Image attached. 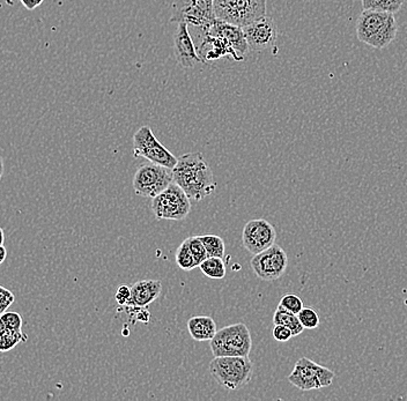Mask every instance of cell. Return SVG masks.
I'll return each mask as SVG.
<instances>
[{
    "mask_svg": "<svg viewBox=\"0 0 407 401\" xmlns=\"http://www.w3.org/2000/svg\"><path fill=\"white\" fill-rule=\"evenodd\" d=\"M172 178L189 197L190 200L201 202L217 188L211 167L200 152L184 154L172 168Z\"/></svg>",
    "mask_w": 407,
    "mask_h": 401,
    "instance_id": "cell-1",
    "label": "cell"
},
{
    "mask_svg": "<svg viewBox=\"0 0 407 401\" xmlns=\"http://www.w3.org/2000/svg\"><path fill=\"white\" fill-rule=\"evenodd\" d=\"M355 30L360 42L381 50L396 39L398 26L393 13L364 10L357 18Z\"/></svg>",
    "mask_w": 407,
    "mask_h": 401,
    "instance_id": "cell-2",
    "label": "cell"
},
{
    "mask_svg": "<svg viewBox=\"0 0 407 401\" xmlns=\"http://www.w3.org/2000/svg\"><path fill=\"white\" fill-rule=\"evenodd\" d=\"M208 370L220 387L236 391L250 383L255 366L249 356H215Z\"/></svg>",
    "mask_w": 407,
    "mask_h": 401,
    "instance_id": "cell-3",
    "label": "cell"
},
{
    "mask_svg": "<svg viewBox=\"0 0 407 401\" xmlns=\"http://www.w3.org/2000/svg\"><path fill=\"white\" fill-rule=\"evenodd\" d=\"M268 0H213L217 19L246 27L266 15Z\"/></svg>",
    "mask_w": 407,
    "mask_h": 401,
    "instance_id": "cell-4",
    "label": "cell"
},
{
    "mask_svg": "<svg viewBox=\"0 0 407 401\" xmlns=\"http://www.w3.org/2000/svg\"><path fill=\"white\" fill-rule=\"evenodd\" d=\"M215 356H249L252 348V338L247 325L232 324L217 331L210 341Z\"/></svg>",
    "mask_w": 407,
    "mask_h": 401,
    "instance_id": "cell-5",
    "label": "cell"
},
{
    "mask_svg": "<svg viewBox=\"0 0 407 401\" xmlns=\"http://www.w3.org/2000/svg\"><path fill=\"white\" fill-rule=\"evenodd\" d=\"M152 212L159 220H184L191 212V202L179 185L172 182L165 191L152 199Z\"/></svg>",
    "mask_w": 407,
    "mask_h": 401,
    "instance_id": "cell-6",
    "label": "cell"
},
{
    "mask_svg": "<svg viewBox=\"0 0 407 401\" xmlns=\"http://www.w3.org/2000/svg\"><path fill=\"white\" fill-rule=\"evenodd\" d=\"M172 182V169L148 162L137 169L133 176V188L140 197L153 199L165 191Z\"/></svg>",
    "mask_w": 407,
    "mask_h": 401,
    "instance_id": "cell-7",
    "label": "cell"
},
{
    "mask_svg": "<svg viewBox=\"0 0 407 401\" xmlns=\"http://www.w3.org/2000/svg\"><path fill=\"white\" fill-rule=\"evenodd\" d=\"M217 20L213 0H174L170 22L208 29Z\"/></svg>",
    "mask_w": 407,
    "mask_h": 401,
    "instance_id": "cell-8",
    "label": "cell"
},
{
    "mask_svg": "<svg viewBox=\"0 0 407 401\" xmlns=\"http://www.w3.org/2000/svg\"><path fill=\"white\" fill-rule=\"evenodd\" d=\"M133 155L169 169H172L177 164V157L157 140L152 128L146 125L141 126L133 135Z\"/></svg>",
    "mask_w": 407,
    "mask_h": 401,
    "instance_id": "cell-9",
    "label": "cell"
},
{
    "mask_svg": "<svg viewBox=\"0 0 407 401\" xmlns=\"http://www.w3.org/2000/svg\"><path fill=\"white\" fill-rule=\"evenodd\" d=\"M335 378L332 370L328 369L308 358L299 360L290 376L288 382L301 391H311L330 387Z\"/></svg>",
    "mask_w": 407,
    "mask_h": 401,
    "instance_id": "cell-10",
    "label": "cell"
},
{
    "mask_svg": "<svg viewBox=\"0 0 407 401\" xmlns=\"http://www.w3.org/2000/svg\"><path fill=\"white\" fill-rule=\"evenodd\" d=\"M250 265L258 279L263 281H275L280 279L286 272L288 257L281 246L273 244L264 251L254 255Z\"/></svg>",
    "mask_w": 407,
    "mask_h": 401,
    "instance_id": "cell-11",
    "label": "cell"
},
{
    "mask_svg": "<svg viewBox=\"0 0 407 401\" xmlns=\"http://www.w3.org/2000/svg\"><path fill=\"white\" fill-rule=\"evenodd\" d=\"M277 231L273 224L265 219H255L243 228V246L252 255L264 251L275 244Z\"/></svg>",
    "mask_w": 407,
    "mask_h": 401,
    "instance_id": "cell-12",
    "label": "cell"
},
{
    "mask_svg": "<svg viewBox=\"0 0 407 401\" xmlns=\"http://www.w3.org/2000/svg\"><path fill=\"white\" fill-rule=\"evenodd\" d=\"M243 32L249 49L255 52H263L273 49L278 37V28L275 20L266 15L250 25L243 27Z\"/></svg>",
    "mask_w": 407,
    "mask_h": 401,
    "instance_id": "cell-13",
    "label": "cell"
},
{
    "mask_svg": "<svg viewBox=\"0 0 407 401\" xmlns=\"http://www.w3.org/2000/svg\"><path fill=\"white\" fill-rule=\"evenodd\" d=\"M200 39L198 46H196L197 51L203 63L206 61H217L225 56H230L234 61H241L244 59L241 55L236 52L232 44L220 36L210 35L208 32L200 29Z\"/></svg>",
    "mask_w": 407,
    "mask_h": 401,
    "instance_id": "cell-14",
    "label": "cell"
},
{
    "mask_svg": "<svg viewBox=\"0 0 407 401\" xmlns=\"http://www.w3.org/2000/svg\"><path fill=\"white\" fill-rule=\"evenodd\" d=\"M172 39L176 61L182 68H192L198 63H203V59L197 51L192 36L190 34L189 25L184 22L179 23Z\"/></svg>",
    "mask_w": 407,
    "mask_h": 401,
    "instance_id": "cell-15",
    "label": "cell"
},
{
    "mask_svg": "<svg viewBox=\"0 0 407 401\" xmlns=\"http://www.w3.org/2000/svg\"><path fill=\"white\" fill-rule=\"evenodd\" d=\"M201 30L208 32L210 35L220 36V37L227 39L232 44V48L235 49L236 52L241 55L242 57H244L246 54H248V51L250 50L248 46L247 39L244 37L243 28L239 26L232 25V23L217 19L208 29H201Z\"/></svg>",
    "mask_w": 407,
    "mask_h": 401,
    "instance_id": "cell-16",
    "label": "cell"
},
{
    "mask_svg": "<svg viewBox=\"0 0 407 401\" xmlns=\"http://www.w3.org/2000/svg\"><path fill=\"white\" fill-rule=\"evenodd\" d=\"M162 282L160 280H141L131 286V297L126 306L146 308L160 296Z\"/></svg>",
    "mask_w": 407,
    "mask_h": 401,
    "instance_id": "cell-17",
    "label": "cell"
},
{
    "mask_svg": "<svg viewBox=\"0 0 407 401\" xmlns=\"http://www.w3.org/2000/svg\"><path fill=\"white\" fill-rule=\"evenodd\" d=\"M188 331L193 340L211 341L218 327L211 317L195 316L188 320Z\"/></svg>",
    "mask_w": 407,
    "mask_h": 401,
    "instance_id": "cell-18",
    "label": "cell"
},
{
    "mask_svg": "<svg viewBox=\"0 0 407 401\" xmlns=\"http://www.w3.org/2000/svg\"><path fill=\"white\" fill-rule=\"evenodd\" d=\"M273 324L275 325H284V326L288 327L293 337H297L304 332V327L301 324L299 317L295 313H290L288 310L284 309L281 306H278L275 310V315H273Z\"/></svg>",
    "mask_w": 407,
    "mask_h": 401,
    "instance_id": "cell-19",
    "label": "cell"
},
{
    "mask_svg": "<svg viewBox=\"0 0 407 401\" xmlns=\"http://www.w3.org/2000/svg\"><path fill=\"white\" fill-rule=\"evenodd\" d=\"M28 340L27 334L22 331L12 330L8 327L0 326V352H10L20 342Z\"/></svg>",
    "mask_w": 407,
    "mask_h": 401,
    "instance_id": "cell-20",
    "label": "cell"
},
{
    "mask_svg": "<svg viewBox=\"0 0 407 401\" xmlns=\"http://www.w3.org/2000/svg\"><path fill=\"white\" fill-rule=\"evenodd\" d=\"M198 267L204 275L213 280H222L227 274L225 262L219 257H208Z\"/></svg>",
    "mask_w": 407,
    "mask_h": 401,
    "instance_id": "cell-21",
    "label": "cell"
},
{
    "mask_svg": "<svg viewBox=\"0 0 407 401\" xmlns=\"http://www.w3.org/2000/svg\"><path fill=\"white\" fill-rule=\"evenodd\" d=\"M198 237L200 238V241L203 242L208 257H219V258L225 257V241L220 236L213 234H205L199 235Z\"/></svg>",
    "mask_w": 407,
    "mask_h": 401,
    "instance_id": "cell-22",
    "label": "cell"
},
{
    "mask_svg": "<svg viewBox=\"0 0 407 401\" xmlns=\"http://www.w3.org/2000/svg\"><path fill=\"white\" fill-rule=\"evenodd\" d=\"M364 10L397 13L403 8L405 0H361Z\"/></svg>",
    "mask_w": 407,
    "mask_h": 401,
    "instance_id": "cell-23",
    "label": "cell"
},
{
    "mask_svg": "<svg viewBox=\"0 0 407 401\" xmlns=\"http://www.w3.org/2000/svg\"><path fill=\"white\" fill-rule=\"evenodd\" d=\"M176 264L177 266L183 271H192L197 267L196 262L193 258L191 250H190L188 239H184L182 244L179 245V248L176 250L175 255Z\"/></svg>",
    "mask_w": 407,
    "mask_h": 401,
    "instance_id": "cell-24",
    "label": "cell"
},
{
    "mask_svg": "<svg viewBox=\"0 0 407 401\" xmlns=\"http://www.w3.org/2000/svg\"><path fill=\"white\" fill-rule=\"evenodd\" d=\"M297 317L300 320L301 324L304 325V329L307 330H314L319 326V316L316 313V310L311 306H304L300 313H297Z\"/></svg>",
    "mask_w": 407,
    "mask_h": 401,
    "instance_id": "cell-25",
    "label": "cell"
},
{
    "mask_svg": "<svg viewBox=\"0 0 407 401\" xmlns=\"http://www.w3.org/2000/svg\"><path fill=\"white\" fill-rule=\"evenodd\" d=\"M186 239H188L190 250H191V253H192L197 267H198L200 263H203L204 260H206L208 257V253H206V248H205L203 242L200 241V238L198 236H191V237L186 238Z\"/></svg>",
    "mask_w": 407,
    "mask_h": 401,
    "instance_id": "cell-26",
    "label": "cell"
},
{
    "mask_svg": "<svg viewBox=\"0 0 407 401\" xmlns=\"http://www.w3.org/2000/svg\"><path fill=\"white\" fill-rule=\"evenodd\" d=\"M279 306L284 308V309L288 310L290 313H300L302 308H304V302L297 295L287 294L280 300Z\"/></svg>",
    "mask_w": 407,
    "mask_h": 401,
    "instance_id": "cell-27",
    "label": "cell"
},
{
    "mask_svg": "<svg viewBox=\"0 0 407 401\" xmlns=\"http://www.w3.org/2000/svg\"><path fill=\"white\" fill-rule=\"evenodd\" d=\"M0 326L22 331V317L18 313H4L0 316Z\"/></svg>",
    "mask_w": 407,
    "mask_h": 401,
    "instance_id": "cell-28",
    "label": "cell"
},
{
    "mask_svg": "<svg viewBox=\"0 0 407 401\" xmlns=\"http://www.w3.org/2000/svg\"><path fill=\"white\" fill-rule=\"evenodd\" d=\"M14 295L6 288L0 286V315L6 313V310L14 302Z\"/></svg>",
    "mask_w": 407,
    "mask_h": 401,
    "instance_id": "cell-29",
    "label": "cell"
},
{
    "mask_svg": "<svg viewBox=\"0 0 407 401\" xmlns=\"http://www.w3.org/2000/svg\"><path fill=\"white\" fill-rule=\"evenodd\" d=\"M272 335L275 338V340L279 341V342H286L293 338L292 331L284 325H275L273 331H272Z\"/></svg>",
    "mask_w": 407,
    "mask_h": 401,
    "instance_id": "cell-30",
    "label": "cell"
},
{
    "mask_svg": "<svg viewBox=\"0 0 407 401\" xmlns=\"http://www.w3.org/2000/svg\"><path fill=\"white\" fill-rule=\"evenodd\" d=\"M130 297H131V287L126 286V284L119 286L116 291V295H115L118 304L121 306H126L129 302Z\"/></svg>",
    "mask_w": 407,
    "mask_h": 401,
    "instance_id": "cell-31",
    "label": "cell"
},
{
    "mask_svg": "<svg viewBox=\"0 0 407 401\" xmlns=\"http://www.w3.org/2000/svg\"><path fill=\"white\" fill-rule=\"evenodd\" d=\"M20 1L28 11H32V10H35L36 8H39V6L43 4L44 0H20Z\"/></svg>",
    "mask_w": 407,
    "mask_h": 401,
    "instance_id": "cell-32",
    "label": "cell"
},
{
    "mask_svg": "<svg viewBox=\"0 0 407 401\" xmlns=\"http://www.w3.org/2000/svg\"><path fill=\"white\" fill-rule=\"evenodd\" d=\"M6 258H8V250L4 245H0V265L4 263Z\"/></svg>",
    "mask_w": 407,
    "mask_h": 401,
    "instance_id": "cell-33",
    "label": "cell"
},
{
    "mask_svg": "<svg viewBox=\"0 0 407 401\" xmlns=\"http://www.w3.org/2000/svg\"><path fill=\"white\" fill-rule=\"evenodd\" d=\"M3 175H4V161H3V157L0 155V182H1Z\"/></svg>",
    "mask_w": 407,
    "mask_h": 401,
    "instance_id": "cell-34",
    "label": "cell"
},
{
    "mask_svg": "<svg viewBox=\"0 0 407 401\" xmlns=\"http://www.w3.org/2000/svg\"><path fill=\"white\" fill-rule=\"evenodd\" d=\"M5 243V233L4 229L0 227V245H4Z\"/></svg>",
    "mask_w": 407,
    "mask_h": 401,
    "instance_id": "cell-35",
    "label": "cell"
},
{
    "mask_svg": "<svg viewBox=\"0 0 407 401\" xmlns=\"http://www.w3.org/2000/svg\"><path fill=\"white\" fill-rule=\"evenodd\" d=\"M0 316H1V315H0Z\"/></svg>",
    "mask_w": 407,
    "mask_h": 401,
    "instance_id": "cell-36",
    "label": "cell"
}]
</instances>
